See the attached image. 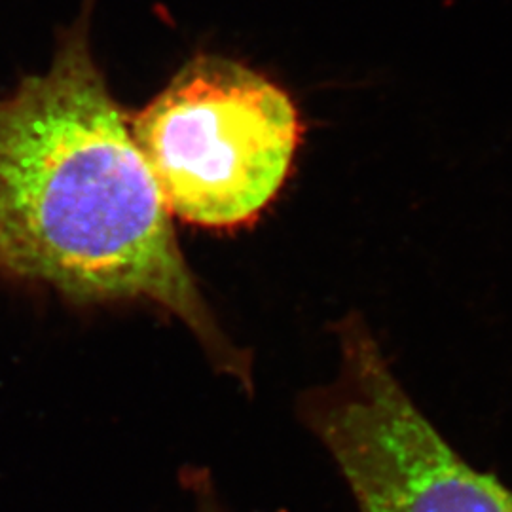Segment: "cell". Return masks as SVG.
I'll use <instances>...</instances> for the list:
<instances>
[{"mask_svg":"<svg viewBox=\"0 0 512 512\" xmlns=\"http://www.w3.org/2000/svg\"><path fill=\"white\" fill-rule=\"evenodd\" d=\"M0 275L74 306L150 304L190 330L219 376L255 393L253 353L207 304L93 57L90 12L63 31L48 71L0 95Z\"/></svg>","mask_w":512,"mask_h":512,"instance_id":"cell-1","label":"cell"},{"mask_svg":"<svg viewBox=\"0 0 512 512\" xmlns=\"http://www.w3.org/2000/svg\"><path fill=\"white\" fill-rule=\"evenodd\" d=\"M302 131L289 93L219 55L190 59L131 118L169 215L211 230L253 224L272 205Z\"/></svg>","mask_w":512,"mask_h":512,"instance_id":"cell-2","label":"cell"},{"mask_svg":"<svg viewBox=\"0 0 512 512\" xmlns=\"http://www.w3.org/2000/svg\"><path fill=\"white\" fill-rule=\"evenodd\" d=\"M336 376L302 391L296 416L344 478L359 512H512V490L440 435L363 317L336 325Z\"/></svg>","mask_w":512,"mask_h":512,"instance_id":"cell-3","label":"cell"},{"mask_svg":"<svg viewBox=\"0 0 512 512\" xmlns=\"http://www.w3.org/2000/svg\"><path fill=\"white\" fill-rule=\"evenodd\" d=\"M181 486L192 497L194 512H236L230 509V505L222 499L217 482L213 475L205 467L186 465L181 469ZM287 512V511H274Z\"/></svg>","mask_w":512,"mask_h":512,"instance_id":"cell-4","label":"cell"}]
</instances>
